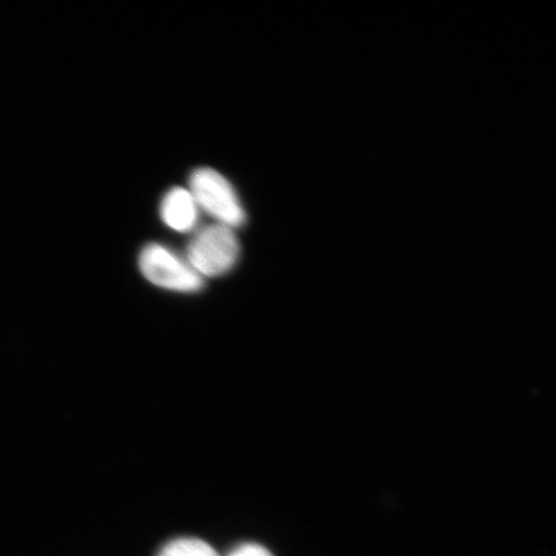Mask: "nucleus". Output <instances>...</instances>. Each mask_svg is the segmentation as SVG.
<instances>
[{
	"label": "nucleus",
	"mask_w": 556,
	"mask_h": 556,
	"mask_svg": "<svg viewBox=\"0 0 556 556\" xmlns=\"http://www.w3.org/2000/svg\"><path fill=\"white\" fill-rule=\"evenodd\" d=\"M240 243L232 228L220 224L200 228L187 245L186 261L201 278L220 277L238 263Z\"/></svg>",
	"instance_id": "obj_1"
},
{
	"label": "nucleus",
	"mask_w": 556,
	"mask_h": 556,
	"mask_svg": "<svg viewBox=\"0 0 556 556\" xmlns=\"http://www.w3.org/2000/svg\"><path fill=\"white\" fill-rule=\"evenodd\" d=\"M138 266L146 280L174 293H198L204 288V278L190 263L160 243H150L142 249Z\"/></svg>",
	"instance_id": "obj_2"
},
{
	"label": "nucleus",
	"mask_w": 556,
	"mask_h": 556,
	"mask_svg": "<svg viewBox=\"0 0 556 556\" xmlns=\"http://www.w3.org/2000/svg\"><path fill=\"white\" fill-rule=\"evenodd\" d=\"M199 208H203L218 224L238 228L245 224L247 214L231 184L217 170L201 168L190 178V190Z\"/></svg>",
	"instance_id": "obj_3"
},
{
	"label": "nucleus",
	"mask_w": 556,
	"mask_h": 556,
	"mask_svg": "<svg viewBox=\"0 0 556 556\" xmlns=\"http://www.w3.org/2000/svg\"><path fill=\"white\" fill-rule=\"evenodd\" d=\"M199 206L189 190L176 187L165 194L160 214L164 224L177 232H190L198 226Z\"/></svg>",
	"instance_id": "obj_4"
},
{
	"label": "nucleus",
	"mask_w": 556,
	"mask_h": 556,
	"mask_svg": "<svg viewBox=\"0 0 556 556\" xmlns=\"http://www.w3.org/2000/svg\"><path fill=\"white\" fill-rule=\"evenodd\" d=\"M159 556H219L212 545L200 539L182 538L173 540L163 547Z\"/></svg>",
	"instance_id": "obj_5"
},
{
	"label": "nucleus",
	"mask_w": 556,
	"mask_h": 556,
	"mask_svg": "<svg viewBox=\"0 0 556 556\" xmlns=\"http://www.w3.org/2000/svg\"><path fill=\"white\" fill-rule=\"evenodd\" d=\"M228 556H275L273 553L268 551L267 547H264L260 544H252V542H248V544H242L235 548Z\"/></svg>",
	"instance_id": "obj_6"
}]
</instances>
